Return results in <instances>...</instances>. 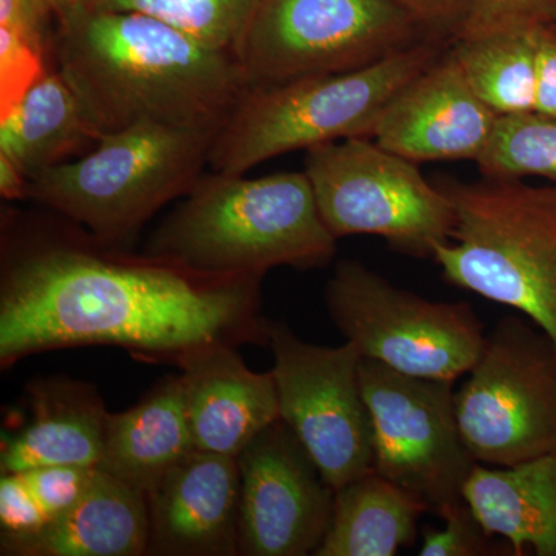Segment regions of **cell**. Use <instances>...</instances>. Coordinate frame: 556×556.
Here are the masks:
<instances>
[{
    "instance_id": "f546056e",
    "label": "cell",
    "mask_w": 556,
    "mask_h": 556,
    "mask_svg": "<svg viewBox=\"0 0 556 556\" xmlns=\"http://www.w3.org/2000/svg\"><path fill=\"white\" fill-rule=\"evenodd\" d=\"M47 517L21 473L0 478V529L2 535H24L47 525Z\"/></svg>"
},
{
    "instance_id": "ba28073f",
    "label": "cell",
    "mask_w": 556,
    "mask_h": 556,
    "mask_svg": "<svg viewBox=\"0 0 556 556\" xmlns=\"http://www.w3.org/2000/svg\"><path fill=\"white\" fill-rule=\"evenodd\" d=\"M305 174L318 212L336 239L376 236L413 257L433 258L448 243L456 215L447 193L415 161L371 138H348L306 150Z\"/></svg>"
},
{
    "instance_id": "2e32d148",
    "label": "cell",
    "mask_w": 556,
    "mask_h": 556,
    "mask_svg": "<svg viewBox=\"0 0 556 556\" xmlns=\"http://www.w3.org/2000/svg\"><path fill=\"white\" fill-rule=\"evenodd\" d=\"M193 445L201 452L239 457L280 419L273 371L254 372L236 346L212 343L178 362Z\"/></svg>"
},
{
    "instance_id": "30bf717a",
    "label": "cell",
    "mask_w": 556,
    "mask_h": 556,
    "mask_svg": "<svg viewBox=\"0 0 556 556\" xmlns=\"http://www.w3.org/2000/svg\"><path fill=\"white\" fill-rule=\"evenodd\" d=\"M325 303L362 357L416 378L456 382L484 346V327L468 303L420 298L357 260L336 266Z\"/></svg>"
},
{
    "instance_id": "4fadbf2b",
    "label": "cell",
    "mask_w": 556,
    "mask_h": 556,
    "mask_svg": "<svg viewBox=\"0 0 556 556\" xmlns=\"http://www.w3.org/2000/svg\"><path fill=\"white\" fill-rule=\"evenodd\" d=\"M239 555L308 556L324 543L336 490L291 428L278 419L237 457Z\"/></svg>"
},
{
    "instance_id": "d6986e66",
    "label": "cell",
    "mask_w": 556,
    "mask_h": 556,
    "mask_svg": "<svg viewBox=\"0 0 556 556\" xmlns=\"http://www.w3.org/2000/svg\"><path fill=\"white\" fill-rule=\"evenodd\" d=\"M464 500L515 556H556V453L511 467L478 464Z\"/></svg>"
},
{
    "instance_id": "9c48e42d",
    "label": "cell",
    "mask_w": 556,
    "mask_h": 556,
    "mask_svg": "<svg viewBox=\"0 0 556 556\" xmlns=\"http://www.w3.org/2000/svg\"><path fill=\"white\" fill-rule=\"evenodd\" d=\"M460 437L478 464L556 453V343L529 318H501L455 391Z\"/></svg>"
},
{
    "instance_id": "4dcf8cb0",
    "label": "cell",
    "mask_w": 556,
    "mask_h": 556,
    "mask_svg": "<svg viewBox=\"0 0 556 556\" xmlns=\"http://www.w3.org/2000/svg\"><path fill=\"white\" fill-rule=\"evenodd\" d=\"M0 27L24 36L50 56L56 14L47 0H0Z\"/></svg>"
},
{
    "instance_id": "484cf974",
    "label": "cell",
    "mask_w": 556,
    "mask_h": 556,
    "mask_svg": "<svg viewBox=\"0 0 556 556\" xmlns=\"http://www.w3.org/2000/svg\"><path fill=\"white\" fill-rule=\"evenodd\" d=\"M551 24H556V0H468L466 16L453 40L489 38Z\"/></svg>"
},
{
    "instance_id": "cb8c5ba5",
    "label": "cell",
    "mask_w": 556,
    "mask_h": 556,
    "mask_svg": "<svg viewBox=\"0 0 556 556\" xmlns=\"http://www.w3.org/2000/svg\"><path fill=\"white\" fill-rule=\"evenodd\" d=\"M258 2L260 0H101L97 9L146 14L177 28L203 46L236 54Z\"/></svg>"
},
{
    "instance_id": "52a82bcc",
    "label": "cell",
    "mask_w": 556,
    "mask_h": 556,
    "mask_svg": "<svg viewBox=\"0 0 556 556\" xmlns=\"http://www.w3.org/2000/svg\"><path fill=\"white\" fill-rule=\"evenodd\" d=\"M430 38L393 0H260L236 56L251 90L368 67Z\"/></svg>"
},
{
    "instance_id": "7a4b0ae2",
    "label": "cell",
    "mask_w": 556,
    "mask_h": 556,
    "mask_svg": "<svg viewBox=\"0 0 556 556\" xmlns=\"http://www.w3.org/2000/svg\"><path fill=\"white\" fill-rule=\"evenodd\" d=\"M51 56L101 135L142 121L219 131L249 91L236 54L134 11L61 17Z\"/></svg>"
},
{
    "instance_id": "d6a6232c",
    "label": "cell",
    "mask_w": 556,
    "mask_h": 556,
    "mask_svg": "<svg viewBox=\"0 0 556 556\" xmlns=\"http://www.w3.org/2000/svg\"><path fill=\"white\" fill-rule=\"evenodd\" d=\"M535 112L556 118V24L543 25L540 30Z\"/></svg>"
},
{
    "instance_id": "6da1fadb",
    "label": "cell",
    "mask_w": 556,
    "mask_h": 556,
    "mask_svg": "<svg viewBox=\"0 0 556 556\" xmlns=\"http://www.w3.org/2000/svg\"><path fill=\"white\" fill-rule=\"evenodd\" d=\"M260 281L200 276L148 255L36 248L3 270L0 367L73 346H121L178 364L212 343H268Z\"/></svg>"
},
{
    "instance_id": "d4e9b609",
    "label": "cell",
    "mask_w": 556,
    "mask_h": 556,
    "mask_svg": "<svg viewBox=\"0 0 556 556\" xmlns=\"http://www.w3.org/2000/svg\"><path fill=\"white\" fill-rule=\"evenodd\" d=\"M484 178H546L556 186V118L538 112L500 116L477 161Z\"/></svg>"
},
{
    "instance_id": "3957f363",
    "label": "cell",
    "mask_w": 556,
    "mask_h": 556,
    "mask_svg": "<svg viewBox=\"0 0 556 556\" xmlns=\"http://www.w3.org/2000/svg\"><path fill=\"white\" fill-rule=\"evenodd\" d=\"M336 239L305 172L200 177L149 241L148 257L200 276L260 278L289 266L324 268Z\"/></svg>"
},
{
    "instance_id": "e0dca14e",
    "label": "cell",
    "mask_w": 556,
    "mask_h": 556,
    "mask_svg": "<svg viewBox=\"0 0 556 556\" xmlns=\"http://www.w3.org/2000/svg\"><path fill=\"white\" fill-rule=\"evenodd\" d=\"M30 422L3 441L0 471L47 466L98 467L109 412L94 387L70 378L33 380Z\"/></svg>"
},
{
    "instance_id": "ffe728a7",
    "label": "cell",
    "mask_w": 556,
    "mask_h": 556,
    "mask_svg": "<svg viewBox=\"0 0 556 556\" xmlns=\"http://www.w3.org/2000/svg\"><path fill=\"white\" fill-rule=\"evenodd\" d=\"M192 450L181 379L172 376L135 407L109 413L98 468L148 496Z\"/></svg>"
},
{
    "instance_id": "1f68e13d",
    "label": "cell",
    "mask_w": 556,
    "mask_h": 556,
    "mask_svg": "<svg viewBox=\"0 0 556 556\" xmlns=\"http://www.w3.org/2000/svg\"><path fill=\"white\" fill-rule=\"evenodd\" d=\"M408 11L431 36L455 38L466 16L468 0H393Z\"/></svg>"
},
{
    "instance_id": "5bb4252c",
    "label": "cell",
    "mask_w": 556,
    "mask_h": 556,
    "mask_svg": "<svg viewBox=\"0 0 556 556\" xmlns=\"http://www.w3.org/2000/svg\"><path fill=\"white\" fill-rule=\"evenodd\" d=\"M500 115L471 89L452 51L391 98L372 139L415 163L471 160L484 153Z\"/></svg>"
},
{
    "instance_id": "277c9868",
    "label": "cell",
    "mask_w": 556,
    "mask_h": 556,
    "mask_svg": "<svg viewBox=\"0 0 556 556\" xmlns=\"http://www.w3.org/2000/svg\"><path fill=\"white\" fill-rule=\"evenodd\" d=\"M455 208L433 260L453 287L517 309L556 343V186L441 179Z\"/></svg>"
},
{
    "instance_id": "7402d4cb",
    "label": "cell",
    "mask_w": 556,
    "mask_h": 556,
    "mask_svg": "<svg viewBox=\"0 0 556 556\" xmlns=\"http://www.w3.org/2000/svg\"><path fill=\"white\" fill-rule=\"evenodd\" d=\"M427 507L369 471L336 492L331 522L316 556H394L413 546Z\"/></svg>"
},
{
    "instance_id": "9a60e30c",
    "label": "cell",
    "mask_w": 556,
    "mask_h": 556,
    "mask_svg": "<svg viewBox=\"0 0 556 556\" xmlns=\"http://www.w3.org/2000/svg\"><path fill=\"white\" fill-rule=\"evenodd\" d=\"M146 497L150 555H239L237 457L192 450Z\"/></svg>"
},
{
    "instance_id": "44dd1931",
    "label": "cell",
    "mask_w": 556,
    "mask_h": 556,
    "mask_svg": "<svg viewBox=\"0 0 556 556\" xmlns=\"http://www.w3.org/2000/svg\"><path fill=\"white\" fill-rule=\"evenodd\" d=\"M75 91L60 72H47L5 116L0 153L28 179L100 141Z\"/></svg>"
},
{
    "instance_id": "8fae6325",
    "label": "cell",
    "mask_w": 556,
    "mask_h": 556,
    "mask_svg": "<svg viewBox=\"0 0 556 556\" xmlns=\"http://www.w3.org/2000/svg\"><path fill=\"white\" fill-rule=\"evenodd\" d=\"M361 383L371 415L375 471L438 517L464 501L478 463L457 427L455 382L362 358Z\"/></svg>"
},
{
    "instance_id": "603a6c76",
    "label": "cell",
    "mask_w": 556,
    "mask_h": 556,
    "mask_svg": "<svg viewBox=\"0 0 556 556\" xmlns=\"http://www.w3.org/2000/svg\"><path fill=\"white\" fill-rule=\"evenodd\" d=\"M541 27L457 40L453 47L471 89L500 116L535 112Z\"/></svg>"
},
{
    "instance_id": "f1b7e54d",
    "label": "cell",
    "mask_w": 556,
    "mask_h": 556,
    "mask_svg": "<svg viewBox=\"0 0 556 556\" xmlns=\"http://www.w3.org/2000/svg\"><path fill=\"white\" fill-rule=\"evenodd\" d=\"M17 473L24 477L50 522L83 500L97 478L98 467L47 466Z\"/></svg>"
},
{
    "instance_id": "e575fe53",
    "label": "cell",
    "mask_w": 556,
    "mask_h": 556,
    "mask_svg": "<svg viewBox=\"0 0 556 556\" xmlns=\"http://www.w3.org/2000/svg\"><path fill=\"white\" fill-rule=\"evenodd\" d=\"M56 14V21L68 14L78 13V11L93 10L100 5L101 0H47Z\"/></svg>"
},
{
    "instance_id": "7c38bea8",
    "label": "cell",
    "mask_w": 556,
    "mask_h": 556,
    "mask_svg": "<svg viewBox=\"0 0 556 556\" xmlns=\"http://www.w3.org/2000/svg\"><path fill=\"white\" fill-rule=\"evenodd\" d=\"M280 419L302 442L338 492L375 470L371 415L353 343L328 348L305 342L283 321H266Z\"/></svg>"
},
{
    "instance_id": "5b68a950",
    "label": "cell",
    "mask_w": 556,
    "mask_h": 556,
    "mask_svg": "<svg viewBox=\"0 0 556 556\" xmlns=\"http://www.w3.org/2000/svg\"><path fill=\"white\" fill-rule=\"evenodd\" d=\"M441 56V39L430 38L353 72L251 89L215 137L208 164L218 174L243 175L295 150L372 139L391 98Z\"/></svg>"
},
{
    "instance_id": "836d02e7",
    "label": "cell",
    "mask_w": 556,
    "mask_h": 556,
    "mask_svg": "<svg viewBox=\"0 0 556 556\" xmlns=\"http://www.w3.org/2000/svg\"><path fill=\"white\" fill-rule=\"evenodd\" d=\"M27 186L28 178L17 169L13 161L0 153V192L3 199H27Z\"/></svg>"
},
{
    "instance_id": "83f0119b",
    "label": "cell",
    "mask_w": 556,
    "mask_h": 556,
    "mask_svg": "<svg viewBox=\"0 0 556 556\" xmlns=\"http://www.w3.org/2000/svg\"><path fill=\"white\" fill-rule=\"evenodd\" d=\"M47 54L0 27V116H5L47 73Z\"/></svg>"
},
{
    "instance_id": "4316f807",
    "label": "cell",
    "mask_w": 556,
    "mask_h": 556,
    "mask_svg": "<svg viewBox=\"0 0 556 556\" xmlns=\"http://www.w3.org/2000/svg\"><path fill=\"white\" fill-rule=\"evenodd\" d=\"M439 518L441 529H426L420 556H495L515 555L508 544L497 543L481 525L466 500L445 508Z\"/></svg>"
},
{
    "instance_id": "8992f818",
    "label": "cell",
    "mask_w": 556,
    "mask_h": 556,
    "mask_svg": "<svg viewBox=\"0 0 556 556\" xmlns=\"http://www.w3.org/2000/svg\"><path fill=\"white\" fill-rule=\"evenodd\" d=\"M217 134L153 121L102 134L89 155L28 179L27 199L86 226L102 243H118L193 188Z\"/></svg>"
},
{
    "instance_id": "ac0fdd59",
    "label": "cell",
    "mask_w": 556,
    "mask_h": 556,
    "mask_svg": "<svg viewBox=\"0 0 556 556\" xmlns=\"http://www.w3.org/2000/svg\"><path fill=\"white\" fill-rule=\"evenodd\" d=\"M148 497L98 468L76 506L24 535H2L7 556H139L149 554Z\"/></svg>"
}]
</instances>
